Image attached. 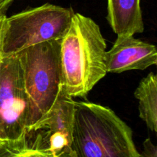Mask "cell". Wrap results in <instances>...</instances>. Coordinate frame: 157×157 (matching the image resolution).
<instances>
[{"label": "cell", "mask_w": 157, "mask_h": 157, "mask_svg": "<svg viewBox=\"0 0 157 157\" xmlns=\"http://www.w3.org/2000/svg\"><path fill=\"white\" fill-rule=\"evenodd\" d=\"M107 44L92 18L75 13L61 40L63 90L71 98H84L107 75Z\"/></svg>", "instance_id": "obj_1"}, {"label": "cell", "mask_w": 157, "mask_h": 157, "mask_svg": "<svg viewBox=\"0 0 157 157\" xmlns=\"http://www.w3.org/2000/svg\"><path fill=\"white\" fill-rule=\"evenodd\" d=\"M72 150L75 157H140L130 127L110 108L75 101Z\"/></svg>", "instance_id": "obj_2"}, {"label": "cell", "mask_w": 157, "mask_h": 157, "mask_svg": "<svg viewBox=\"0 0 157 157\" xmlns=\"http://www.w3.org/2000/svg\"><path fill=\"white\" fill-rule=\"evenodd\" d=\"M61 40L39 43L17 54L29 98L27 133L47 114L63 88Z\"/></svg>", "instance_id": "obj_3"}, {"label": "cell", "mask_w": 157, "mask_h": 157, "mask_svg": "<svg viewBox=\"0 0 157 157\" xmlns=\"http://www.w3.org/2000/svg\"><path fill=\"white\" fill-rule=\"evenodd\" d=\"M74 15L71 8L45 3L7 17L0 55H17L39 43L61 40Z\"/></svg>", "instance_id": "obj_4"}, {"label": "cell", "mask_w": 157, "mask_h": 157, "mask_svg": "<svg viewBox=\"0 0 157 157\" xmlns=\"http://www.w3.org/2000/svg\"><path fill=\"white\" fill-rule=\"evenodd\" d=\"M29 98L17 55H0V130L8 145L27 136Z\"/></svg>", "instance_id": "obj_5"}, {"label": "cell", "mask_w": 157, "mask_h": 157, "mask_svg": "<svg viewBox=\"0 0 157 157\" xmlns=\"http://www.w3.org/2000/svg\"><path fill=\"white\" fill-rule=\"evenodd\" d=\"M75 101L64 93L63 88L48 113L35 125L32 132L47 130L46 140L49 148L56 153L73 152Z\"/></svg>", "instance_id": "obj_6"}, {"label": "cell", "mask_w": 157, "mask_h": 157, "mask_svg": "<svg viewBox=\"0 0 157 157\" xmlns=\"http://www.w3.org/2000/svg\"><path fill=\"white\" fill-rule=\"evenodd\" d=\"M156 64V46L131 35H117L111 48L107 52V73L143 71Z\"/></svg>", "instance_id": "obj_7"}, {"label": "cell", "mask_w": 157, "mask_h": 157, "mask_svg": "<svg viewBox=\"0 0 157 157\" xmlns=\"http://www.w3.org/2000/svg\"><path fill=\"white\" fill-rule=\"evenodd\" d=\"M107 21L117 35L144 31L140 0H107Z\"/></svg>", "instance_id": "obj_8"}, {"label": "cell", "mask_w": 157, "mask_h": 157, "mask_svg": "<svg viewBox=\"0 0 157 157\" xmlns=\"http://www.w3.org/2000/svg\"><path fill=\"white\" fill-rule=\"evenodd\" d=\"M0 157H75L74 152L56 153L48 146L45 135L39 133L35 137L29 134L18 143L0 149Z\"/></svg>", "instance_id": "obj_9"}, {"label": "cell", "mask_w": 157, "mask_h": 157, "mask_svg": "<svg viewBox=\"0 0 157 157\" xmlns=\"http://www.w3.org/2000/svg\"><path fill=\"white\" fill-rule=\"evenodd\" d=\"M139 102V116L154 133L157 131V77L150 72L143 78L134 92Z\"/></svg>", "instance_id": "obj_10"}, {"label": "cell", "mask_w": 157, "mask_h": 157, "mask_svg": "<svg viewBox=\"0 0 157 157\" xmlns=\"http://www.w3.org/2000/svg\"><path fill=\"white\" fill-rule=\"evenodd\" d=\"M140 157H157V148L150 139H147L144 142V147Z\"/></svg>", "instance_id": "obj_11"}, {"label": "cell", "mask_w": 157, "mask_h": 157, "mask_svg": "<svg viewBox=\"0 0 157 157\" xmlns=\"http://www.w3.org/2000/svg\"><path fill=\"white\" fill-rule=\"evenodd\" d=\"M6 18H7V16H6V13L0 12V49H1L2 41L5 29H6Z\"/></svg>", "instance_id": "obj_12"}, {"label": "cell", "mask_w": 157, "mask_h": 157, "mask_svg": "<svg viewBox=\"0 0 157 157\" xmlns=\"http://www.w3.org/2000/svg\"><path fill=\"white\" fill-rule=\"evenodd\" d=\"M14 1L15 0H0V12L6 13Z\"/></svg>", "instance_id": "obj_13"}, {"label": "cell", "mask_w": 157, "mask_h": 157, "mask_svg": "<svg viewBox=\"0 0 157 157\" xmlns=\"http://www.w3.org/2000/svg\"><path fill=\"white\" fill-rule=\"evenodd\" d=\"M7 145H8L7 140H6V138L3 136L1 130H0V149L3 148V147H5Z\"/></svg>", "instance_id": "obj_14"}]
</instances>
